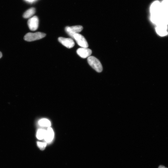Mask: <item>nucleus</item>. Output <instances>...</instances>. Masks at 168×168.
Returning a JSON list of instances; mask_svg holds the SVG:
<instances>
[{"label": "nucleus", "instance_id": "1", "mask_svg": "<svg viewBox=\"0 0 168 168\" xmlns=\"http://www.w3.org/2000/svg\"><path fill=\"white\" fill-rule=\"evenodd\" d=\"M87 60L89 65L98 72L100 73L102 71L103 68L101 63L96 58L90 56L88 57Z\"/></svg>", "mask_w": 168, "mask_h": 168}, {"label": "nucleus", "instance_id": "2", "mask_svg": "<svg viewBox=\"0 0 168 168\" xmlns=\"http://www.w3.org/2000/svg\"><path fill=\"white\" fill-rule=\"evenodd\" d=\"M46 34L41 32H36L34 33H28L24 37V39L27 42L33 41L41 39L46 36Z\"/></svg>", "mask_w": 168, "mask_h": 168}, {"label": "nucleus", "instance_id": "3", "mask_svg": "<svg viewBox=\"0 0 168 168\" xmlns=\"http://www.w3.org/2000/svg\"><path fill=\"white\" fill-rule=\"evenodd\" d=\"M83 29V27L80 25L71 27L67 26L66 27L65 29L67 34L73 39L74 35L81 32Z\"/></svg>", "mask_w": 168, "mask_h": 168}, {"label": "nucleus", "instance_id": "4", "mask_svg": "<svg viewBox=\"0 0 168 168\" xmlns=\"http://www.w3.org/2000/svg\"><path fill=\"white\" fill-rule=\"evenodd\" d=\"M162 10L161 2L156 1L152 3L150 8L151 15L158 14Z\"/></svg>", "mask_w": 168, "mask_h": 168}, {"label": "nucleus", "instance_id": "5", "mask_svg": "<svg viewBox=\"0 0 168 168\" xmlns=\"http://www.w3.org/2000/svg\"><path fill=\"white\" fill-rule=\"evenodd\" d=\"M73 39L78 44L82 47L87 48L88 44L86 39L82 35L77 33L74 35Z\"/></svg>", "mask_w": 168, "mask_h": 168}, {"label": "nucleus", "instance_id": "6", "mask_svg": "<svg viewBox=\"0 0 168 168\" xmlns=\"http://www.w3.org/2000/svg\"><path fill=\"white\" fill-rule=\"evenodd\" d=\"M39 23V19L37 16L30 18L27 22L29 29L32 31L36 30L38 27Z\"/></svg>", "mask_w": 168, "mask_h": 168}, {"label": "nucleus", "instance_id": "7", "mask_svg": "<svg viewBox=\"0 0 168 168\" xmlns=\"http://www.w3.org/2000/svg\"><path fill=\"white\" fill-rule=\"evenodd\" d=\"M58 40L59 42H60L62 45L68 48H71L73 47L75 45L73 40L70 38L59 37L58 38Z\"/></svg>", "mask_w": 168, "mask_h": 168}, {"label": "nucleus", "instance_id": "8", "mask_svg": "<svg viewBox=\"0 0 168 168\" xmlns=\"http://www.w3.org/2000/svg\"><path fill=\"white\" fill-rule=\"evenodd\" d=\"M77 53L81 57L86 58L90 57L92 53V51L87 48L82 47L77 50Z\"/></svg>", "mask_w": 168, "mask_h": 168}, {"label": "nucleus", "instance_id": "9", "mask_svg": "<svg viewBox=\"0 0 168 168\" xmlns=\"http://www.w3.org/2000/svg\"><path fill=\"white\" fill-rule=\"evenodd\" d=\"M54 137V132L51 127L48 128L46 130V134L44 138L45 142L47 144L51 143L53 142Z\"/></svg>", "mask_w": 168, "mask_h": 168}, {"label": "nucleus", "instance_id": "10", "mask_svg": "<svg viewBox=\"0 0 168 168\" xmlns=\"http://www.w3.org/2000/svg\"><path fill=\"white\" fill-rule=\"evenodd\" d=\"M167 26H158L156 28L158 34L161 36H165L168 34Z\"/></svg>", "mask_w": 168, "mask_h": 168}, {"label": "nucleus", "instance_id": "11", "mask_svg": "<svg viewBox=\"0 0 168 168\" xmlns=\"http://www.w3.org/2000/svg\"><path fill=\"white\" fill-rule=\"evenodd\" d=\"M36 10L35 8H31L27 10L24 13L23 16L24 18H28L31 17L35 13Z\"/></svg>", "mask_w": 168, "mask_h": 168}, {"label": "nucleus", "instance_id": "12", "mask_svg": "<svg viewBox=\"0 0 168 168\" xmlns=\"http://www.w3.org/2000/svg\"><path fill=\"white\" fill-rule=\"evenodd\" d=\"M46 130L42 129L38 130L37 133V137L40 140L44 139L46 134Z\"/></svg>", "mask_w": 168, "mask_h": 168}, {"label": "nucleus", "instance_id": "13", "mask_svg": "<svg viewBox=\"0 0 168 168\" xmlns=\"http://www.w3.org/2000/svg\"><path fill=\"white\" fill-rule=\"evenodd\" d=\"M39 124L41 126L48 127H50L51 125L50 121L46 119H43L40 120L39 122Z\"/></svg>", "mask_w": 168, "mask_h": 168}, {"label": "nucleus", "instance_id": "14", "mask_svg": "<svg viewBox=\"0 0 168 168\" xmlns=\"http://www.w3.org/2000/svg\"><path fill=\"white\" fill-rule=\"evenodd\" d=\"M161 3L163 10L168 12V0H163Z\"/></svg>", "mask_w": 168, "mask_h": 168}, {"label": "nucleus", "instance_id": "15", "mask_svg": "<svg viewBox=\"0 0 168 168\" xmlns=\"http://www.w3.org/2000/svg\"><path fill=\"white\" fill-rule=\"evenodd\" d=\"M38 146L41 150L45 149L47 146V144L46 142H37Z\"/></svg>", "mask_w": 168, "mask_h": 168}, {"label": "nucleus", "instance_id": "16", "mask_svg": "<svg viewBox=\"0 0 168 168\" xmlns=\"http://www.w3.org/2000/svg\"><path fill=\"white\" fill-rule=\"evenodd\" d=\"M26 1L29 2H32L35 1V0H25Z\"/></svg>", "mask_w": 168, "mask_h": 168}, {"label": "nucleus", "instance_id": "17", "mask_svg": "<svg viewBox=\"0 0 168 168\" xmlns=\"http://www.w3.org/2000/svg\"><path fill=\"white\" fill-rule=\"evenodd\" d=\"M158 168H167L163 166L160 165L159 167Z\"/></svg>", "mask_w": 168, "mask_h": 168}, {"label": "nucleus", "instance_id": "18", "mask_svg": "<svg viewBox=\"0 0 168 168\" xmlns=\"http://www.w3.org/2000/svg\"><path fill=\"white\" fill-rule=\"evenodd\" d=\"M2 57V54L1 51H0V59Z\"/></svg>", "mask_w": 168, "mask_h": 168}]
</instances>
